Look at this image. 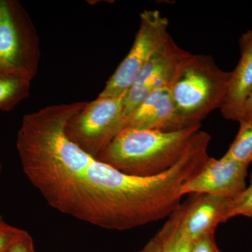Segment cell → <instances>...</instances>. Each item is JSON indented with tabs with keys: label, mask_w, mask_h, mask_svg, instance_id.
Instances as JSON below:
<instances>
[{
	"label": "cell",
	"mask_w": 252,
	"mask_h": 252,
	"mask_svg": "<svg viewBox=\"0 0 252 252\" xmlns=\"http://www.w3.org/2000/svg\"><path fill=\"white\" fill-rule=\"evenodd\" d=\"M40 56L39 35L28 11L16 0H0V72L32 81Z\"/></svg>",
	"instance_id": "4"
},
{
	"label": "cell",
	"mask_w": 252,
	"mask_h": 252,
	"mask_svg": "<svg viewBox=\"0 0 252 252\" xmlns=\"http://www.w3.org/2000/svg\"><path fill=\"white\" fill-rule=\"evenodd\" d=\"M138 252H162V238L160 230Z\"/></svg>",
	"instance_id": "19"
},
{
	"label": "cell",
	"mask_w": 252,
	"mask_h": 252,
	"mask_svg": "<svg viewBox=\"0 0 252 252\" xmlns=\"http://www.w3.org/2000/svg\"><path fill=\"white\" fill-rule=\"evenodd\" d=\"M240 61L233 72L228 92L220 108L222 115L228 120L240 122L244 106L252 92V31L240 38Z\"/></svg>",
	"instance_id": "11"
},
{
	"label": "cell",
	"mask_w": 252,
	"mask_h": 252,
	"mask_svg": "<svg viewBox=\"0 0 252 252\" xmlns=\"http://www.w3.org/2000/svg\"><path fill=\"white\" fill-rule=\"evenodd\" d=\"M248 167L225 156L220 159L210 157L200 171L182 187L181 193L234 199L246 189Z\"/></svg>",
	"instance_id": "8"
},
{
	"label": "cell",
	"mask_w": 252,
	"mask_h": 252,
	"mask_svg": "<svg viewBox=\"0 0 252 252\" xmlns=\"http://www.w3.org/2000/svg\"><path fill=\"white\" fill-rule=\"evenodd\" d=\"M252 212V173L250 185L236 198L232 200L228 218L243 215L245 216Z\"/></svg>",
	"instance_id": "15"
},
{
	"label": "cell",
	"mask_w": 252,
	"mask_h": 252,
	"mask_svg": "<svg viewBox=\"0 0 252 252\" xmlns=\"http://www.w3.org/2000/svg\"><path fill=\"white\" fill-rule=\"evenodd\" d=\"M31 81L0 72V110H12L29 96Z\"/></svg>",
	"instance_id": "13"
},
{
	"label": "cell",
	"mask_w": 252,
	"mask_h": 252,
	"mask_svg": "<svg viewBox=\"0 0 252 252\" xmlns=\"http://www.w3.org/2000/svg\"><path fill=\"white\" fill-rule=\"evenodd\" d=\"M182 207L169 217L160 229L162 238V252H190L193 240L181 225Z\"/></svg>",
	"instance_id": "12"
},
{
	"label": "cell",
	"mask_w": 252,
	"mask_h": 252,
	"mask_svg": "<svg viewBox=\"0 0 252 252\" xmlns=\"http://www.w3.org/2000/svg\"><path fill=\"white\" fill-rule=\"evenodd\" d=\"M125 96H98L87 102L66 126L69 140L96 158L125 127Z\"/></svg>",
	"instance_id": "5"
},
{
	"label": "cell",
	"mask_w": 252,
	"mask_h": 252,
	"mask_svg": "<svg viewBox=\"0 0 252 252\" xmlns=\"http://www.w3.org/2000/svg\"><path fill=\"white\" fill-rule=\"evenodd\" d=\"M7 252H36L34 242L29 233L24 230L21 235L11 245Z\"/></svg>",
	"instance_id": "18"
},
{
	"label": "cell",
	"mask_w": 252,
	"mask_h": 252,
	"mask_svg": "<svg viewBox=\"0 0 252 252\" xmlns=\"http://www.w3.org/2000/svg\"><path fill=\"white\" fill-rule=\"evenodd\" d=\"M85 104H54L23 117L16 148L31 185L58 211L104 229H133L166 218L175 197L170 172L127 175L69 140L66 126Z\"/></svg>",
	"instance_id": "1"
},
{
	"label": "cell",
	"mask_w": 252,
	"mask_h": 252,
	"mask_svg": "<svg viewBox=\"0 0 252 252\" xmlns=\"http://www.w3.org/2000/svg\"><path fill=\"white\" fill-rule=\"evenodd\" d=\"M10 226H11V225L6 223L4 219L2 218V217L0 215V231L7 229Z\"/></svg>",
	"instance_id": "21"
},
{
	"label": "cell",
	"mask_w": 252,
	"mask_h": 252,
	"mask_svg": "<svg viewBox=\"0 0 252 252\" xmlns=\"http://www.w3.org/2000/svg\"><path fill=\"white\" fill-rule=\"evenodd\" d=\"M24 230L11 226L7 229L0 231V252H7L10 247L21 235Z\"/></svg>",
	"instance_id": "17"
},
{
	"label": "cell",
	"mask_w": 252,
	"mask_h": 252,
	"mask_svg": "<svg viewBox=\"0 0 252 252\" xmlns=\"http://www.w3.org/2000/svg\"><path fill=\"white\" fill-rule=\"evenodd\" d=\"M239 123L238 134L224 156L249 166L252 162V121Z\"/></svg>",
	"instance_id": "14"
},
{
	"label": "cell",
	"mask_w": 252,
	"mask_h": 252,
	"mask_svg": "<svg viewBox=\"0 0 252 252\" xmlns=\"http://www.w3.org/2000/svg\"><path fill=\"white\" fill-rule=\"evenodd\" d=\"M231 72H225L211 56L190 54L182 64L171 87L181 128L201 125L215 109L221 108Z\"/></svg>",
	"instance_id": "3"
},
{
	"label": "cell",
	"mask_w": 252,
	"mask_h": 252,
	"mask_svg": "<svg viewBox=\"0 0 252 252\" xmlns=\"http://www.w3.org/2000/svg\"><path fill=\"white\" fill-rule=\"evenodd\" d=\"M190 252H220L215 240V233H208L193 240Z\"/></svg>",
	"instance_id": "16"
},
{
	"label": "cell",
	"mask_w": 252,
	"mask_h": 252,
	"mask_svg": "<svg viewBox=\"0 0 252 252\" xmlns=\"http://www.w3.org/2000/svg\"><path fill=\"white\" fill-rule=\"evenodd\" d=\"M245 217H249V218H251L252 220V212H250V213L248 214V215H245Z\"/></svg>",
	"instance_id": "22"
},
{
	"label": "cell",
	"mask_w": 252,
	"mask_h": 252,
	"mask_svg": "<svg viewBox=\"0 0 252 252\" xmlns=\"http://www.w3.org/2000/svg\"><path fill=\"white\" fill-rule=\"evenodd\" d=\"M168 27V19L158 10H145L141 13L140 28L130 51L99 96L126 95L142 69L170 37Z\"/></svg>",
	"instance_id": "6"
},
{
	"label": "cell",
	"mask_w": 252,
	"mask_h": 252,
	"mask_svg": "<svg viewBox=\"0 0 252 252\" xmlns=\"http://www.w3.org/2000/svg\"><path fill=\"white\" fill-rule=\"evenodd\" d=\"M190 54L177 45L170 36L142 69L126 94V119L152 92L172 87L182 64Z\"/></svg>",
	"instance_id": "7"
},
{
	"label": "cell",
	"mask_w": 252,
	"mask_h": 252,
	"mask_svg": "<svg viewBox=\"0 0 252 252\" xmlns=\"http://www.w3.org/2000/svg\"><path fill=\"white\" fill-rule=\"evenodd\" d=\"M125 127L160 131L181 130L171 87L162 88L149 94L126 118Z\"/></svg>",
	"instance_id": "10"
},
{
	"label": "cell",
	"mask_w": 252,
	"mask_h": 252,
	"mask_svg": "<svg viewBox=\"0 0 252 252\" xmlns=\"http://www.w3.org/2000/svg\"><path fill=\"white\" fill-rule=\"evenodd\" d=\"M200 127L174 131L125 127L96 159L127 175H160L178 162Z\"/></svg>",
	"instance_id": "2"
},
{
	"label": "cell",
	"mask_w": 252,
	"mask_h": 252,
	"mask_svg": "<svg viewBox=\"0 0 252 252\" xmlns=\"http://www.w3.org/2000/svg\"><path fill=\"white\" fill-rule=\"evenodd\" d=\"M243 121H252V92L245 102L243 116H242L241 120L239 122H243Z\"/></svg>",
	"instance_id": "20"
},
{
	"label": "cell",
	"mask_w": 252,
	"mask_h": 252,
	"mask_svg": "<svg viewBox=\"0 0 252 252\" xmlns=\"http://www.w3.org/2000/svg\"><path fill=\"white\" fill-rule=\"evenodd\" d=\"M233 199L221 198L209 194H191L182 203L181 225L192 240L215 233L219 225L229 220Z\"/></svg>",
	"instance_id": "9"
}]
</instances>
